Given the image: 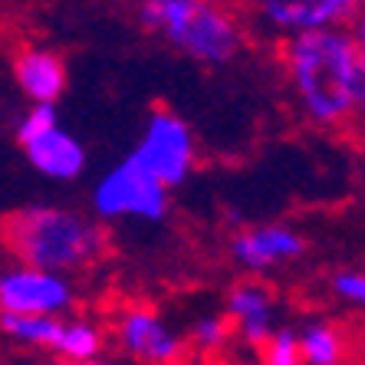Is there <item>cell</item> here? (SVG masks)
Listing matches in <instances>:
<instances>
[{"mask_svg":"<svg viewBox=\"0 0 365 365\" xmlns=\"http://www.w3.org/2000/svg\"><path fill=\"white\" fill-rule=\"evenodd\" d=\"M287 99L303 125L356 135L365 122V50L349 26L309 30L273 43Z\"/></svg>","mask_w":365,"mask_h":365,"instance_id":"cell-1","label":"cell"},{"mask_svg":"<svg viewBox=\"0 0 365 365\" xmlns=\"http://www.w3.org/2000/svg\"><path fill=\"white\" fill-rule=\"evenodd\" d=\"M0 247L10 260L79 277L109 257L112 237L96 214L66 204H26L0 221Z\"/></svg>","mask_w":365,"mask_h":365,"instance_id":"cell-2","label":"cell"},{"mask_svg":"<svg viewBox=\"0 0 365 365\" xmlns=\"http://www.w3.org/2000/svg\"><path fill=\"white\" fill-rule=\"evenodd\" d=\"M138 24L168 50L207 69L237 63L254 40L244 0H142Z\"/></svg>","mask_w":365,"mask_h":365,"instance_id":"cell-3","label":"cell"},{"mask_svg":"<svg viewBox=\"0 0 365 365\" xmlns=\"http://www.w3.org/2000/svg\"><path fill=\"white\" fill-rule=\"evenodd\" d=\"M89 207L106 224H162L171 207V187H165L125 155L119 165H112L106 175H99L93 195H89Z\"/></svg>","mask_w":365,"mask_h":365,"instance_id":"cell-4","label":"cell"},{"mask_svg":"<svg viewBox=\"0 0 365 365\" xmlns=\"http://www.w3.org/2000/svg\"><path fill=\"white\" fill-rule=\"evenodd\" d=\"M17 145L26 165L50 181H79L89 165L86 145L60 122L53 102H30V109L17 119Z\"/></svg>","mask_w":365,"mask_h":365,"instance_id":"cell-5","label":"cell"},{"mask_svg":"<svg viewBox=\"0 0 365 365\" xmlns=\"http://www.w3.org/2000/svg\"><path fill=\"white\" fill-rule=\"evenodd\" d=\"M132 162L142 165L152 178H158L165 187H181L197 168V138L195 128L187 125L175 109L155 106L142 125L135 148L128 152Z\"/></svg>","mask_w":365,"mask_h":365,"instance_id":"cell-6","label":"cell"},{"mask_svg":"<svg viewBox=\"0 0 365 365\" xmlns=\"http://www.w3.org/2000/svg\"><path fill=\"white\" fill-rule=\"evenodd\" d=\"M109 339L119 356L145 365H171L187 359V339L165 319L158 306L125 299L109 313Z\"/></svg>","mask_w":365,"mask_h":365,"instance_id":"cell-7","label":"cell"},{"mask_svg":"<svg viewBox=\"0 0 365 365\" xmlns=\"http://www.w3.org/2000/svg\"><path fill=\"white\" fill-rule=\"evenodd\" d=\"M244 7L254 36L273 46L309 30L349 26L362 0H244Z\"/></svg>","mask_w":365,"mask_h":365,"instance_id":"cell-8","label":"cell"},{"mask_svg":"<svg viewBox=\"0 0 365 365\" xmlns=\"http://www.w3.org/2000/svg\"><path fill=\"white\" fill-rule=\"evenodd\" d=\"M79 299L83 293L69 273L20 264V260L0 267V313L66 316L79 309Z\"/></svg>","mask_w":365,"mask_h":365,"instance_id":"cell-9","label":"cell"},{"mask_svg":"<svg viewBox=\"0 0 365 365\" xmlns=\"http://www.w3.org/2000/svg\"><path fill=\"white\" fill-rule=\"evenodd\" d=\"M224 250H227V260L240 273L270 277V273H280L283 267L299 264L306 257V250H309V240L293 224L267 221V224L237 227L227 237Z\"/></svg>","mask_w":365,"mask_h":365,"instance_id":"cell-10","label":"cell"},{"mask_svg":"<svg viewBox=\"0 0 365 365\" xmlns=\"http://www.w3.org/2000/svg\"><path fill=\"white\" fill-rule=\"evenodd\" d=\"M224 316L234 326L237 346L250 349L257 356V349L267 342V336L280 326V303H277V293L267 283V277L244 273L240 280L230 283L224 293Z\"/></svg>","mask_w":365,"mask_h":365,"instance_id":"cell-11","label":"cell"},{"mask_svg":"<svg viewBox=\"0 0 365 365\" xmlns=\"http://www.w3.org/2000/svg\"><path fill=\"white\" fill-rule=\"evenodd\" d=\"M10 73L26 102H56L66 96L69 69L60 53L46 43L24 40L10 53Z\"/></svg>","mask_w":365,"mask_h":365,"instance_id":"cell-12","label":"cell"},{"mask_svg":"<svg viewBox=\"0 0 365 365\" xmlns=\"http://www.w3.org/2000/svg\"><path fill=\"white\" fill-rule=\"evenodd\" d=\"M109 346H112L109 326L99 323L96 316L73 309V313L63 316L60 336H56V349H53V359H60V362H73V365L99 362V359L109 352Z\"/></svg>","mask_w":365,"mask_h":365,"instance_id":"cell-13","label":"cell"},{"mask_svg":"<svg viewBox=\"0 0 365 365\" xmlns=\"http://www.w3.org/2000/svg\"><path fill=\"white\" fill-rule=\"evenodd\" d=\"M299 336V356L306 365H339L352 356V342L349 332L332 319L323 316H306L297 326Z\"/></svg>","mask_w":365,"mask_h":365,"instance_id":"cell-14","label":"cell"},{"mask_svg":"<svg viewBox=\"0 0 365 365\" xmlns=\"http://www.w3.org/2000/svg\"><path fill=\"white\" fill-rule=\"evenodd\" d=\"M63 316H24V313H0V336L17 349L53 356L56 336H60Z\"/></svg>","mask_w":365,"mask_h":365,"instance_id":"cell-15","label":"cell"},{"mask_svg":"<svg viewBox=\"0 0 365 365\" xmlns=\"http://www.w3.org/2000/svg\"><path fill=\"white\" fill-rule=\"evenodd\" d=\"M185 339H187V356H195V359H224L230 349L237 346L234 326L224 316V309L221 313L195 316V323L187 326Z\"/></svg>","mask_w":365,"mask_h":365,"instance_id":"cell-16","label":"cell"},{"mask_svg":"<svg viewBox=\"0 0 365 365\" xmlns=\"http://www.w3.org/2000/svg\"><path fill=\"white\" fill-rule=\"evenodd\" d=\"M257 359L267 365H299L303 356H299V336L297 326H277V329L267 336V342L257 349Z\"/></svg>","mask_w":365,"mask_h":365,"instance_id":"cell-17","label":"cell"},{"mask_svg":"<svg viewBox=\"0 0 365 365\" xmlns=\"http://www.w3.org/2000/svg\"><path fill=\"white\" fill-rule=\"evenodd\" d=\"M329 297L336 303L365 313V267H339L329 277Z\"/></svg>","mask_w":365,"mask_h":365,"instance_id":"cell-18","label":"cell"},{"mask_svg":"<svg viewBox=\"0 0 365 365\" xmlns=\"http://www.w3.org/2000/svg\"><path fill=\"white\" fill-rule=\"evenodd\" d=\"M349 30H352V36H356V43H359V46H362V50H365V7L356 14V20L349 24Z\"/></svg>","mask_w":365,"mask_h":365,"instance_id":"cell-19","label":"cell"},{"mask_svg":"<svg viewBox=\"0 0 365 365\" xmlns=\"http://www.w3.org/2000/svg\"><path fill=\"white\" fill-rule=\"evenodd\" d=\"M356 135H359V138H362V142H365V122H362V125H359V132H356Z\"/></svg>","mask_w":365,"mask_h":365,"instance_id":"cell-20","label":"cell"},{"mask_svg":"<svg viewBox=\"0 0 365 365\" xmlns=\"http://www.w3.org/2000/svg\"><path fill=\"white\" fill-rule=\"evenodd\" d=\"M128 4H135V7H138V4H142V0H128Z\"/></svg>","mask_w":365,"mask_h":365,"instance_id":"cell-21","label":"cell"},{"mask_svg":"<svg viewBox=\"0 0 365 365\" xmlns=\"http://www.w3.org/2000/svg\"><path fill=\"white\" fill-rule=\"evenodd\" d=\"M362 191H365V171H362Z\"/></svg>","mask_w":365,"mask_h":365,"instance_id":"cell-22","label":"cell"},{"mask_svg":"<svg viewBox=\"0 0 365 365\" xmlns=\"http://www.w3.org/2000/svg\"><path fill=\"white\" fill-rule=\"evenodd\" d=\"M362 7H365V0H362Z\"/></svg>","mask_w":365,"mask_h":365,"instance_id":"cell-23","label":"cell"}]
</instances>
